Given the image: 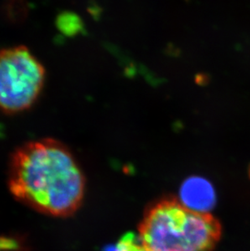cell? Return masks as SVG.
Listing matches in <instances>:
<instances>
[{
	"label": "cell",
	"mask_w": 250,
	"mask_h": 251,
	"mask_svg": "<svg viewBox=\"0 0 250 251\" xmlns=\"http://www.w3.org/2000/svg\"><path fill=\"white\" fill-rule=\"evenodd\" d=\"M10 192L31 208L54 217L76 211L85 195V176L61 142L44 138L27 142L11 157Z\"/></svg>",
	"instance_id": "6da1fadb"
},
{
	"label": "cell",
	"mask_w": 250,
	"mask_h": 251,
	"mask_svg": "<svg viewBox=\"0 0 250 251\" xmlns=\"http://www.w3.org/2000/svg\"><path fill=\"white\" fill-rule=\"evenodd\" d=\"M140 239L151 251H210L221 237L220 222L175 200H164L146 214Z\"/></svg>",
	"instance_id": "7a4b0ae2"
},
{
	"label": "cell",
	"mask_w": 250,
	"mask_h": 251,
	"mask_svg": "<svg viewBox=\"0 0 250 251\" xmlns=\"http://www.w3.org/2000/svg\"><path fill=\"white\" fill-rule=\"evenodd\" d=\"M43 64L24 46L0 50V110L16 114L29 109L45 83Z\"/></svg>",
	"instance_id": "3957f363"
},
{
	"label": "cell",
	"mask_w": 250,
	"mask_h": 251,
	"mask_svg": "<svg viewBox=\"0 0 250 251\" xmlns=\"http://www.w3.org/2000/svg\"><path fill=\"white\" fill-rule=\"evenodd\" d=\"M182 204L193 211L208 213L216 202V195L209 181L200 177H190L180 189Z\"/></svg>",
	"instance_id": "277c9868"
},
{
	"label": "cell",
	"mask_w": 250,
	"mask_h": 251,
	"mask_svg": "<svg viewBox=\"0 0 250 251\" xmlns=\"http://www.w3.org/2000/svg\"><path fill=\"white\" fill-rule=\"evenodd\" d=\"M115 251H151L134 233L128 232L121 237Z\"/></svg>",
	"instance_id": "5b68a950"
}]
</instances>
